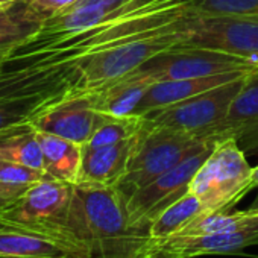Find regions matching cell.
Here are the masks:
<instances>
[{"label": "cell", "mask_w": 258, "mask_h": 258, "mask_svg": "<svg viewBox=\"0 0 258 258\" xmlns=\"http://www.w3.org/2000/svg\"><path fill=\"white\" fill-rule=\"evenodd\" d=\"M182 49H208L258 62V17L196 16Z\"/></svg>", "instance_id": "30bf717a"}, {"label": "cell", "mask_w": 258, "mask_h": 258, "mask_svg": "<svg viewBox=\"0 0 258 258\" xmlns=\"http://www.w3.org/2000/svg\"><path fill=\"white\" fill-rule=\"evenodd\" d=\"M0 258H90L85 244L0 222Z\"/></svg>", "instance_id": "7c38bea8"}, {"label": "cell", "mask_w": 258, "mask_h": 258, "mask_svg": "<svg viewBox=\"0 0 258 258\" xmlns=\"http://www.w3.org/2000/svg\"><path fill=\"white\" fill-rule=\"evenodd\" d=\"M145 127V118L142 115H126V117H111L103 115L102 123L96 129L93 137L84 148H103L120 143L142 133Z\"/></svg>", "instance_id": "603a6c76"}, {"label": "cell", "mask_w": 258, "mask_h": 258, "mask_svg": "<svg viewBox=\"0 0 258 258\" xmlns=\"http://www.w3.org/2000/svg\"><path fill=\"white\" fill-rule=\"evenodd\" d=\"M253 72H258V70H237V72H228V73L204 76V78H187V79L155 82L154 85H151V88L143 96L134 115H145L149 111L160 109V108L182 102L185 99L195 97V96L202 94L216 87L237 81V79L247 76Z\"/></svg>", "instance_id": "9a60e30c"}, {"label": "cell", "mask_w": 258, "mask_h": 258, "mask_svg": "<svg viewBox=\"0 0 258 258\" xmlns=\"http://www.w3.org/2000/svg\"><path fill=\"white\" fill-rule=\"evenodd\" d=\"M258 225V213L247 208L244 211H222L202 214L190 222L176 235L181 237H198L208 234L235 232Z\"/></svg>", "instance_id": "44dd1931"}, {"label": "cell", "mask_w": 258, "mask_h": 258, "mask_svg": "<svg viewBox=\"0 0 258 258\" xmlns=\"http://www.w3.org/2000/svg\"><path fill=\"white\" fill-rule=\"evenodd\" d=\"M258 120V72L252 73L234 99L223 123L211 134L217 139L231 137L237 129Z\"/></svg>", "instance_id": "7402d4cb"}, {"label": "cell", "mask_w": 258, "mask_h": 258, "mask_svg": "<svg viewBox=\"0 0 258 258\" xmlns=\"http://www.w3.org/2000/svg\"><path fill=\"white\" fill-rule=\"evenodd\" d=\"M28 187L22 185H11V184H4L0 182V211H2L8 204L16 201Z\"/></svg>", "instance_id": "83f0119b"}, {"label": "cell", "mask_w": 258, "mask_h": 258, "mask_svg": "<svg viewBox=\"0 0 258 258\" xmlns=\"http://www.w3.org/2000/svg\"><path fill=\"white\" fill-rule=\"evenodd\" d=\"M195 17L166 34L126 43L72 62L69 67L70 97L105 90L137 72L149 59L184 47Z\"/></svg>", "instance_id": "7a4b0ae2"}, {"label": "cell", "mask_w": 258, "mask_h": 258, "mask_svg": "<svg viewBox=\"0 0 258 258\" xmlns=\"http://www.w3.org/2000/svg\"><path fill=\"white\" fill-rule=\"evenodd\" d=\"M73 190L75 184L53 178L41 179L29 185L16 201L0 211V222L85 244L75 234L72 225Z\"/></svg>", "instance_id": "5b68a950"}, {"label": "cell", "mask_w": 258, "mask_h": 258, "mask_svg": "<svg viewBox=\"0 0 258 258\" xmlns=\"http://www.w3.org/2000/svg\"><path fill=\"white\" fill-rule=\"evenodd\" d=\"M93 103L90 94L69 97L35 117L31 124L35 131L52 134L81 146L87 145L103 120Z\"/></svg>", "instance_id": "8fae6325"}, {"label": "cell", "mask_w": 258, "mask_h": 258, "mask_svg": "<svg viewBox=\"0 0 258 258\" xmlns=\"http://www.w3.org/2000/svg\"><path fill=\"white\" fill-rule=\"evenodd\" d=\"M210 140L211 136L196 137L176 129L148 126L145 123L134 155L114 188L126 202L137 190L151 184Z\"/></svg>", "instance_id": "277c9868"}, {"label": "cell", "mask_w": 258, "mask_h": 258, "mask_svg": "<svg viewBox=\"0 0 258 258\" xmlns=\"http://www.w3.org/2000/svg\"><path fill=\"white\" fill-rule=\"evenodd\" d=\"M250 210H253V211H256V213H258V208H250Z\"/></svg>", "instance_id": "4dcf8cb0"}, {"label": "cell", "mask_w": 258, "mask_h": 258, "mask_svg": "<svg viewBox=\"0 0 258 258\" xmlns=\"http://www.w3.org/2000/svg\"><path fill=\"white\" fill-rule=\"evenodd\" d=\"M75 234L88 246L90 258H145L148 228L127 220L123 198L114 187L75 184L72 202Z\"/></svg>", "instance_id": "6da1fadb"}, {"label": "cell", "mask_w": 258, "mask_h": 258, "mask_svg": "<svg viewBox=\"0 0 258 258\" xmlns=\"http://www.w3.org/2000/svg\"><path fill=\"white\" fill-rule=\"evenodd\" d=\"M250 75L182 102L149 111L142 117L148 126L170 127L176 129V131L193 134L196 137L211 136L223 123L234 99Z\"/></svg>", "instance_id": "8992f818"}, {"label": "cell", "mask_w": 258, "mask_h": 258, "mask_svg": "<svg viewBox=\"0 0 258 258\" xmlns=\"http://www.w3.org/2000/svg\"><path fill=\"white\" fill-rule=\"evenodd\" d=\"M154 84L155 81L151 76L137 70L133 75L115 82L114 85L90 94L91 103L99 112L105 115H111V117L134 115L143 96Z\"/></svg>", "instance_id": "2e32d148"}, {"label": "cell", "mask_w": 258, "mask_h": 258, "mask_svg": "<svg viewBox=\"0 0 258 258\" xmlns=\"http://www.w3.org/2000/svg\"><path fill=\"white\" fill-rule=\"evenodd\" d=\"M0 158L44 172L38 133L31 123L11 127L0 134Z\"/></svg>", "instance_id": "ffe728a7"}, {"label": "cell", "mask_w": 258, "mask_h": 258, "mask_svg": "<svg viewBox=\"0 0 258 258\" xmlns=\"http://www.w3.org/2000/svg\"><path fill=\"white\" fill-rule=\"evenodd\" d=\"M46 178H50V176L43 170H37V169H32L19 163H13V161H7L0 158V182L29 187Z\"/></svg>", "instance_id": "d4e9b609"}, {"label": "cell", "mask_w": 258, "mask_h": 258, "mask_svg": "<svg viewBox=\"0 0 258 258\" xmlns=\"http://www.w3.org/2000/svg\"><path fill=\"white\" fill-rule=\"evenodd\" d=\"M44 19L31 10L26 0L0 7V59L13 55L41 29Z\"/></svg>", "instance_id": "e0dca14e"}, {"label": "cell", "mask_w": 258, "mask_h": 258, "mask_svg": "<svg viewBox=\"0 0 258 258\" xmlns=\"http://www.w3.org/2000/svg\"><path fill=\"white\" fill-rule=\"evenodd\" d=\"M14 2H19V0H0V7H5V5L14 4Z\"/></svg>", "instance_id": "f546056e"}, {"label": "cell", "mask_w": 258, "mask_h": 258, "mask_svg": "<svg viewBox=\"0 0 258 258\" xmlns=\"http://www.w3.org/2000/svg\"><path fill=\"white\" fill-rule=\"evenodd\" d=\"M253 185H255V190H256V196L253 199V202L250 204L249 208H258V166L253 167Z\"/></svg>", "instance_id": "f1b7e54d"}, {"label": "cell", "mask_w": 258, "mask_h": 258, "mask_svg": "<svg viewBox=\"0 0 258 258\" xmlns=\"http://www.w3.org/2000/svg\"><path fill=\"white\" fill-rule=\"evenodd\" d=\"M69 66L67 55L55 49L13 53L0 59V102L66 82Z\"/></svg>", "instance_id": "ba28073f"}, {"label": "cell", "mask_w": 258, "mask_h": 258, "mask_svg": "<svg viewBox=\"0 0 258 258\" xmlns=\"http://www.w3.org/2000/svg\"><path fill=\"white\" fill-rule=\"evenodd\" d=\"M237 70H258V62L217 50L181 47L164 52L139 69V72L151 76L155 82L204 78Z\"/></svg>", "instance_id": "9c48e42d"}, {"label": "cell", "mask_w": 258, "mask_h": 258, "mask_svg": "<svg viewBox=\"0 0 258 258\" xmlns=\"http://www.w3.org/2000/svg\"><path fill=\"white\" fill-rule=\"evenodd\" d=\"M258 246V225L223 234L198 237L173 235L146 250L145 258H196L202 255L240 253L246 247Z\"/></svg>", "instance_id": "4fadbf2b"}, {"label": "cell", "mask_w": 258, "mask_h": 258, "mask_svg": "<svg viewBox=\"0 0 258 258\" xmlns=\"http://www.w3.org/2000/svg\"><path fill=\"white\" fill-rule=\"evenodd\" d=\"M137 142L139 134L111 146L94 149L82 146V163L76 184L114 187L124 175L137 148Z\"/></svg>", "instance_id": "5bb4252c"}, {"label": "cell", "mask_w": 258, "mask_h": 258, "mask_svg": "<svg viewBox=\"0 0 258 258\" xmlns=\"http://www.w3.org/2000/svg\"><path fill=\"white\" fill-rule=\"evenodd\" d=\"M252 190L253 167L234 137L219 140L188 188L201 201L205 214L231 211Z\"/></svg>", "instance_id": "3957f363"}, {"label": "cell", "mask_w": 258, "mask_h": 258, "mask_svg": "<svg viewBox=\"0 0 258 258\" xmlns=\"http://www.w3.org/2000/svg\"><path fill=\"white\" fill-rule=\"evenodd\" d=\"M219 140L220 139L211 136V140L201 149L190 154L146 187L137 190L124 202L129 223L137 228H148L167 207L187 195L193 176L213 152Z\"/></svg>", "instance_id": "52a82bcc"}, {"label": "cell", "mask_w": 258, "mask_h": 258, "mask_svg": "<svg viewBox=\"0 0 258 258\" xmlns=\"http://www.w3.org/2000/svg\"><path fill=\"white\" fill-rule=\"evenodd\" d=\"M241 148L244 154H256L258 152V120L237 129L231 134Z\"/></svg>", "instance_id": "484cf974"}, {"label": "cell", "mask_w": 258, "mask_h": 258, "mask_svg": "<svg viewBox=\"0 0 258 258\" xmlns=\"http://www.w3.org/2000/svg\"><path fill=\"white\" fill-rule=\"evenodd\" d=\"M32 11H35L44 20L67 10L78 0H26Z\"/></svg>", "instance_id": "4316f807"}, {"label": "cell", "mask_w": 258, "mask_h": 258, "mask_svg": "<svg viewBox=\"0 0 258 258\" xmlns=\"http://www.w3.org/2000/svg\"><path fill=\"white\" fill-rule=\"evenodd\" d=\"M202 214H205V211H204L201 201L193 193L188 191L187 195L179 198L176 202H173L170 207H167L148 226V232H149L148 249L176 235L190 222H193L195 219H198Z\"/></svg>", "instance_id": "d6986e66"}, {"label": "cell", "mask_w": 258, "mask_h": 258, "mask_svg": "<svg viewBox=\"0 0 258 258\" xmlns=\"http://www.w3.org/2000/svg\"><path fill=\"white\" fill-rule=\"evenodd\" d=\"M199 16L258 17V0H196Z\"/></svg>", "instance_id": "cb8c5ba5"}, {"label": "cell", "mask_w": 258, "mask_h": 258, "mask_svg": "<svg viewBox=\"0 0 258 258\" xmlns=\"http://www.w3.org/2000/svg\"><path fill=\"white\" fill-rule=\"evenodd\" d=\"M38 140L43 151L44 172L53 179L76 184L82 163V146L46 133H38Z\"/></svg>", "instance_id": "ac0fdd59"}]
</instances>
